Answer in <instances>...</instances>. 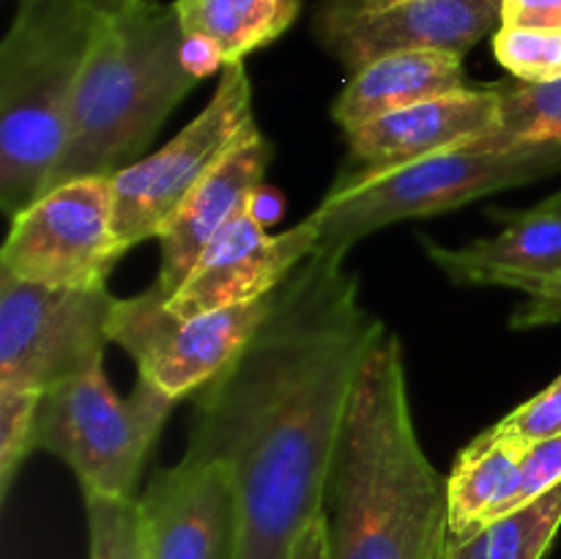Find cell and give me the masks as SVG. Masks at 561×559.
<instances>
[{
    "instance_id": "6da1fadb",
    "label": "cell",
    "mask_w": 561,
    "mask_h": 559,
    "mask_svg": "<svg viewBox=\"0 0 561 559\" xmlns=\"http://www.w3.org/2000/svg\"><path fill=\"white\" fill-rule=\"evenodd\" d=\"M387 327L362 305L343 258L312 252L222 373L195 395L184 464L230 466L239 557L288 559L327 510L356 378Z\"/></svg>"
},
{
    "instance_id": "7a4b0ae2",
    "label": "cell",
    "mask_w": 561,
    "mask_h": 559,
    "mask_svg": "<svg viewBox=\"0 0 561 559\" xmlns=\"http://www.w3.org/2000/svg\"><path fill=\"white\" fill-rule=\"evenodd\" d=\"M329 559H442L449 540L447 477L416 433L400 338L367 356L327 488Z\"/></svg>"
},
{
    "instance_id": "3957f363",
    "label": "cell",
    "mask_w": 561,
    "mask_h": 559,
    "mask_svg": "<svg viewBox=\"0 0 561 559\" xmlns=\"http://www.w3.org/2000/svg\"><path fill=\"white\" fill-rule=\"evenodd\" d=\"M197 82L201 71L190 64L175 5L107 0L47 190L85 175H115L142 159Z\"/></svg>"
},
{
    "instance_id": "277c9868",
    "label": "cell",
    "mask_w": 561,
    "mask_h": 559,
    "mask_svg": "<svg viewBox=\"0 0 561 559\" xmlns=\"http://www.w3.org/2000/svg\"><path fill=\"white\" fill-rule=\"evenodd\" d=\"M107 0H20L0 44V206L44 195Z\"/></svg>"
},
{
    "instance_id": "5b68a950",
    "label": "cell",
    "mask_w": 561,
    "mask_h": 559,
    "mask_svg": "<svg viewBox=\"0 0 561 559\" xmlns=\"http://www.w3.org/2000/svg\"><path fill=\"white\" fill-rule=\"evenodd\" d=\"M561 170V148L471 146L436 153L373 175H337L316 208L321 219L318 252L343 258L365 236L405 223L455 212L485 195L531 184Z\"/></svg>"
},
{
    "instance_id": "8992f818",
    "label": "cell",
    "mask_w": 561,
    "mask_h": 559,
    "mask_svg": "<svg viewBox=\"0 0 561 559\" xmlns=\"http://www.w3.org/2000/svg\"><path fill=\"white\" fill-rule=\"evenodd\" d=\"M175 403L140 376L129 398H118L99 362L42 395L33 449L64 460L82 493L137 499L142 466Z\"/></svg>"
},
{
    "instance_id": "52a82bcc",
    "label": "cell",
    "mask_w": 561,
    "mask_h": 559,
    "mask_svg": "<svg viewBox=\"0 0 561 559\" xmlns=\"http://www.w3.org/2000/svg\"><path fill=\"white\" fill-rule=\"evenodd\" d=\"M257 129L244 64L222 66L206 107L159 151L113 175V217L121 250L157 239L192 190Z\"/></svg>"
},
{
    "instance_id": "ba28073f",
    "label": "cell",
    "mask_w": 561,
    "mask_h": 559,
    "mask_svg": "<svg viewBox=\"0 0 561 559\" xmlns=\"http://www.w3.org/2000/svg\"><path fill=\"white\" fill-rule=\"evenodd\" d=\"M115 296L0 272V387L49 392L104 362Z\"/></svg>"
},
{
    "instance_id": "9c48e42d",
    "label": "cell",
    "mask_w": 561,
    "mask_h": 559,
    "mask_svg": "<svg viewBox=\"0 0 561 559\" xmlns=\"http://www.w3.org/2000/svg\"><path fill=\"white\" fill-rule=\"evenodd\" d=\"M124 255L113 175H85L53 186L11 217L0 272L53 288H102Z\"/></svg>"
},
{
    "instance_id": "30bf717a",
    "label": "cell",
    "mask_w": 561,
    "mask_h": 559,
    "mask_svg": "<svg viewBox=\"0 0 561 559\" xmlns=\"http://www.w3.org/2000/svg\"><path fill=\"white\" fill-rule=\"evenodd\" d=\"M274 294L203 316H175L157 288L115 301L110 340L135 360L137 376L173 400L197 395L252 338Z\"/></svg>"
},
{
    "instance_id": "8fae6325",
    "label": "cell",
    "mask_w": 561,
    "mask_h": 559,
    "mask_svg": "<svg viewBox=\"0 0 561 559\" xmlns=\"http://www.w3.org/2000/svg\"><path fill=\"white\" fill-rule=\"evenodd\" d=\"M502 25V0H392L351 5L323 0L316 36L348 75L392 53L444 49L466 58L471 47Z\"/></svg>"
},
{
    "instance_id": "7c38bea8",
    "label": "cell",
    "mask_w": 561,
    "mask_h": 559,
    "mask_svg": "<svg viewBox=\"0 0 561 559\" xmlns=\"http://www.w3.org/2000/svg\"><path fill=\"white\" fill-rule=\"evenodd\" d=\"M321 239V219L307 214L283 233H268L255 212L241 214L206 247L168 299L175 316H203L274 294Z\"/></svg>"
},
{
    "instance_id": "4fadbf2b",
    "label": "cell",
    "mask_w": 561,
    "mask_h": 559,
    "mask_svg": "<svg viewBox=\"0 0 561 559\" xmlns=\"http://www.w3.org/2000/svg\"><path fill=\"white\" fill-rule=\"evenodd\" d=\"M140 513L146 559L239 557V491L230 466L179 460L157 471Z\"/></svg>"
},
{
    "instance_id": "5bb4252c",
    "label": "cell",
    "mask_w": 561,
    "mask_h": 559,
    "mask_svg": "<svg viewBox=\"0 0 561 559\" xmlns=\"http://www.w3.org/2000/svg\"><path fill=\"white\" fill-rule=\"evenodd\" d=\"M502 124L496 85L466 88L373 118L345 132L348 159L340 175H373L471 146Z\"/></svg>"
},
{
    "instance_id": "9a60e30c",
    "label": "cell",
    "mask_w": 561,
    "mask_h": 559,
    "mask_svg": "<svg viewBox=\"0 0 561 559\" xmlns=\"http://www.w3.org/2000/svg\"><path fill=\"white\" fill-rule=\"evenodd\" d=\"M268 162H272V146L263 132H255L244 142H239L168 219L162 233L157 236L162 261H159V274L153 280V288L164 299H170L175 288L184 283L206 247L233 219L252 212Z\"/></svg>"
},
{
    "instance_id": "2e32d148",
    "label": "cell",
    "mask_w": 561,
    "mask_h": 559,
    "mask_svg": "<svg viewBox=\"0 0 561 559\" xmlns=\"http://www.w3.org/2000/svg\"><path fill=\"white\" fill-rule=\"evenodd\" d=\"M504 228L463 247L425 241L431 261L455 285L518 288L524 294L561 269V214L535 206L526 212H493Z\"/></svg>"
},
{
    "instance_id": "e0dca14e",
    "label": "cell",
    "mask_w": 561,
    "mask_h": 559,
    "mask_svg": "<svg viewBox=\"0 0 561 559\" xmlns=\"http://www.w3.org/2000/svg\"><path fill=\"white\" fill-rule=\"evenodd\" d=\"M466 88H471V82L460 55L444 49L392 53L348 75V82L332 104V118L343 132H351L394 110Z\"/></svg>"
},
{
    "instance_id": "ac0fdd59",
    "label": "cell",
    "mask_w": 561,
    "mask_h": 559,
    "mask_svg": "<svg viewBox=\"0 0 561 559\" xmlns=\"http://www.w3.org/2000/svg\"><path fill=\"white\" fill-rule=\"evenodd\" d=\"M190 44L208 53L211 64H244V58L277 42L296 22L301 0H175Z\"/></svg>"
},
{
    "instance_id": "d6986e66",
    "label": "cell",
    "mask_w": 561,
    "mask_h": 559,
    "mask_svg": "<svg viewBox=\"0 0 561 559\" xmlns=\"http://www.w3.org/2000/svg\"><path fill=\"white\" fill-rule=\"evenodd\" d=\"M524 444L499 436L493 427L466 444L447 475L449 535L469 532L496 521L518 477Z\"/></svg>"
},
{
    "instance_id": "ffe728a7",
    "label": "cell",
    "mask_w": 561,
    "mask_h": 559,
    "mask_svg": "<svg viewBox=\"0 0 561 559\" xmlns=\"http://www.w3.org/2000/svg\"><path fill=\"white\" fill-rule=\"evenodd\" d=\"M502 124L493 135L477 140L485 148L551 146L561 148V80L529 85V82H499Z\"/></svg>"
},
{
    "instance_id": "44dd1931",
    "label": "cell",
    "mask_w": 561,
    "mask_h": 559,
    "mask_svg": "<svg viewBox=\"0 0 561 559\" xmlns=\"http://www.w3.org/2000/svg\"><path fill=\"white\" fill-rule=\"evenodd\" d=\"M491 559H542L561 529V486L485 526Z\"/></svg>"
},
{
    "instance_id": "7402d4cb",
    "label": "cell",
    "mask_w": 561,
    "mask_h": 559,
    "mask_svg": "<svg viewBox=\"0 0 561 559\" xmlns=\"http://www.w3.org/2000/svg\"><path fill=\"white\" fill-rule=\"evenodd\" d=\"M88 518V559H146L140 499L82 493Z\"/></svg>"
},
{
    "instance_id": "603a6c76",
    "label": "cell",
    "mask_w": 561,
    "mask_h": 559,
    "mask_svg": "<svg viewBox=\"0 0 561 559\" xmlns=\"http://www.w3.org/2000/svg\"><path fill=\"white\" fill-rule=\"evenodd\" d=\"M493 53L518 82L542 85L561 80V31L499 27L493 33Z\"/></svg>"
},
{
    "instance_id": "cb8c5ba5",
    "label": "cell",
    "mask_w": 561,
    "mask_h": 559,
    "mask_svg": "<svg viewBox=\"0 0 561 559\" xmlns=\"http://www.w3.org/2000/svg\"><path fill=\"white\" fill-rule=\"evenodd\" d=\"M42 392L0 387V499H9L22 464L33 453Z\"/></svg>"
},
{
    "instance_id": "d4e9b609",
    "label": "cell",
    "mask_w": 561,
    "mask_h": 559,
    "mask_svg": "<svg viewBox=\"0 0 561 559\" xmlns=\"http://www.w3.org/2000/svg\"><path fill=\"white\" fill-rule=\"evenodd\" d=\"M557 486H561V433L559 436L526 444L524 455H520L515 486L496 518L507 515L510 510L520 507V504L535 502L537 497L553 491Z\"/></svg>"
},
{
    "instance_id": "484cf974",
    "label": "cell",
    "mask_w": 561,
    "mask_h": 559,
    "mask_svg": "<svg viewBox=\"0 0 561 559\" xmlns=\"http://www.w3.org/2000/svg\"><path fill=\"white\" fill-rule=\"evenodd\" d=\"M499 436L518 444L540 442L561 433V376L553 378L542 392L529 398L526 403L515 406L507 417L491 425Z\"/></svg>"
},
{
    "instance_id": "4316f807",
    "label": "cell",
    "mask_w": 561,
    "mask_h": 559,
    "mask_svg": "<svg viewBox=\"0 0 561 559\" xmlns=\"http://www.w3.org/2000/svg\"><path fill=\"white\" fill-rule=\"evenodd\" d=\"M513 329H537L561 323V269L526 294V301L510 318Z\"/></svg>"
},
{
    "instance_id": "83f0119b",
    "label": "cell",
    "mask_w": 561,
    "mask_h": 559,
    "mask_svg": "<svg viewBox=\"0 0 561 559\" xmlns=\"http://www.w3.org/2000/svg\"><path fill=\"white\" fill-rule=\"evenodd\" d=\"M561 31V0H502V25Z\"/></svg>"
},
{
    "instance_id": "f1b7e54d",
    "label": "cell",
    "mask_w": 561,
    "mask_h": 559,
    "mask_svg": "<svg viewBox=\"0 0 561 559\" xmlns=\"http://www.w3.org/2000/svg\"><path fill=\"white\" fill-rule=\"evenodd\" d=\"M288 559H329L327 510H323V515H318L316 521H310V524L296 535Z\"/></svg>"
},
{
    "instance_id": "f546056e",
    "label": "cell",
    "mask_w": 561,
    "mask_h": 559,
    "mask_svg": "<svg viewBox=\"0 0 561 559\" xmlns=\"http://www.w3.org/2000/svg\"><path fill=\"white\" fill-rule=\"evenodd\" d=\"M442 559H491V543H488L485 526L469 532V535H449Z\"/></svg>"
},
{
    "instance_id": "4dcf8cb0",
    "label": "cell",
    "mask_w": 561,
    "mask_h": 559,
    "mask_svg": "<svg viewBox=\"0 0 561 559\" xmlns=\"http://www.w3.org/2000/svg\"><path fill=\"white\" fill-rule=\"evenodd\" d=\"M537 206L546 208V212L561 214V190L557 192V195H551V197H546V201H542V203H537Z\"/></svg>"
},
{
    "instance_id": "1f68e13d",
    "label": "cell",
    "mask_w": 561,
    "mask_h": 559,
    "mask_svg": "<svg viewBox=\"0 0 561 559\" xmlns=\"http://www.w3.org/2000/svg\"><path fill=\"white\" fill-rule=\"evenodd\" d=\"M343 3H351V5H381V3H392V0H343Z\"/></svg>"
},
{
    "instance_id": "d6a6232c",
    "label": "cell",
    "mask_w": 561,
    "mask_h": 559,
    "mask_svg": "<svg viewBox=\"0 0 561 559\" xmlns=\"http://www.w3.org/2000/svg\"><path fill=\"white\" fill-rule=\"evenodd\" d=\"M110 3H159V0H110Z\"/></svg>"
}]
</instances>
